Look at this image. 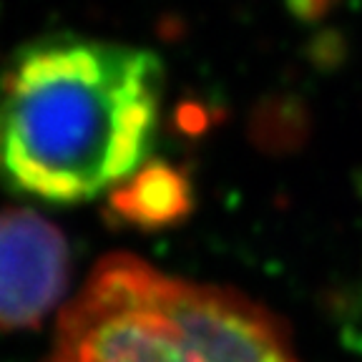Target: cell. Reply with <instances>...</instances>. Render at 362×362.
I'll return each instance as SVG.
<instances>
[{"instance_id":"obj_4","label":"cell","mask_w":362,"mask_h":362,"mask_svg":"<svg viewBox=\"0 0 362 362\" xmlns=\"http://www.w3.org/2000/svg\"><path fill=\"white\" fill-rule=\"evenodd\" d=\"M192 206L189 184L169 164H144L111 194V211L136 226L179 221Z\"/></svg>"},{"instance_id":"obj_3","label":"cell","mask_w":362,"mask_h":362,"mask_svg":"<svg viewBox=\"0 0 362 362\" xmlns=\"http://www.w3.org/2000/svg\"><path fill=\"white\" fill-rule=\"evenodd\" d=\"M68 242L33 209H0V329L35 327L66 292Z\"/></svg>"},{"instance_id":"obj_1","label":"cell","mask_w":362,"mask_h":362,"mask_svg":"<svg viewBox=\"0 0 362 362\" xmlns=\"http://www.w3.org/2000/svg\"><path fill=\"white\" fill-rule=\"evenodd\" d=\"M161 63L134 45L45 35L0 71V184L51 204L88 202L146 164Z\"/></svg>"},{"instance_id":"obj_2","label":"cell","mask_w":362,"mask_h":362,"mask_svg":"<svg viewBox=\"0 0 362 362\" xmlns=\"http://www.w3.org/2000/svg\"><path fill=\"white\" fill-rule=\"evenodd\" d=\"M43 362H300L277 317L234 289L194 284L131 255L96 264Z\"/></svg>"}]
</instances>
